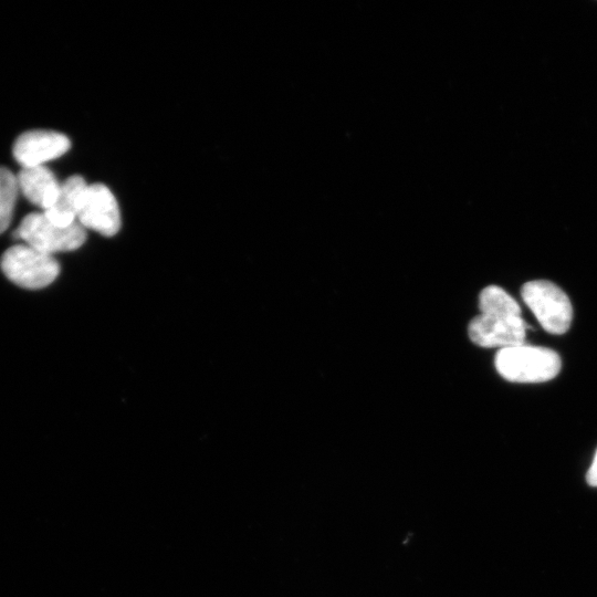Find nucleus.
<instances>
[{
	"label": "nucleus",
	"mask_w": 597,
	"mask_h": 597,
	"mask_svg": "<svg viewBox=\"0 0 597 597\" xmlns=\"http://www.w3.org/2000/svg\"><path fill=\"white\" fill-rule=\"evenodd\" d=\"M17 176L0 167V234L8 229L19 193Z\"/></svg>",
	"instance_id": "11"
},
{
	"label": "nucleus",
	"mask_w": 597,
	"mask_h": 597,
	"mask_svg": "<svg viewBox=\"0 0 597 597\" xmlns=\"http://www.w3.org/2000/svg\"><path fill=\"white\" fill-rule=\"evenodd\" d=\"M480 314L498 317H521L517 302L502 287L489 285L479 295Z\"/></svg>",
	"instance_id": "10"
},
{
	"label": "nucleus",
	"mask_w": 597,
	"mask_h": 597,
	"mask_svg": "<svg viewBox=\"0 0 597 597\" xmlns=\"http://www.w3.org/2000/svg\"><path fill=\"white\" fill-rule=\"evenodd\" d=\"M494 365L509 381L542 383L559 373L561 358L553 349L522 344L500 349Z\"/></svg>",
	"instance_id": "1"
},
{
	"label": "nucleus",
	"mask_w": 597,
	"mask_h": 597,
	"mask_svg": "<svg viewBox=\"0 0 597 597\" xmlns=\"http://www.w3.org/2000/svg\"><path fill=\"white\" fill-rule=\"evenodd\" d=\"M521 295L546 332L561 335L568 331L573 307L556 284L546 280L530 281L522 286Z\"/></svg>",
	"instance_id": "4"
},
{
	"label": "nucleus",
	"mask_w": 597,
	"mask_h": 597,
	"mask_svg": "<svg viewBox=\"0 0 597 597\" xmlns=\"http://www.w3.org/2000/svg\"><path fill=\"white\" fill-rule=\"evenodd\" d=\"M14 237L39 251L53 255L78 249L86 240V230L75 222L60 226L42 212L25 216L14 230Z\"/></svg>",
	"instance_id": "3"
},
{
	"label": "nucleus",
	"mask_w": 597,
	"mask_h": 597,
	"mask_svg": "<svg viewBox=\"0 0 597 597\" xmlns=\"http://www.w3.org/2000/svg\"><path fill=\"white\" fill-rule=\"evenodd\" d=\"M88 185L80 175H73L60 184L53 205L43 213L60 226L77 222V214Z\"/></svg>",
	"instance_id": "9"
},
{
	"label": "nucleus",
	"mask_w": 597,
	"mask_h": 597,
	"mask_svg": "<svg viewBox=\"0 0 597 597\" xmlns=\"http://www.w3.org/2000/svg\"><path fill=\"white\" fill-rule=\"evenodd\" d=\"M77 222L86 230L104 237H113L122 226L118 202L112 190L102 182L88 185L84 195Z\"/></svg>",
	"instance_id": "5"
},
{
	"label": "nucleus",
	"mask_w": 597,
	"mask_h": 597,
	"mask_svg": "<svg viewBox=\"0 0 597 597\" xmlns=\"http://www.w3.org/2000/svg\"><path fill=\"white\" fill-rule=\"evenodd\" d=\"M527 325L522 317H498L480 314L468 326L470 339L481 347L506 348L524 344Z\"/></svg>",
	"instance_id": "7"
},
{
	"label": "nucleus",
	"mask_w": 597,
	"mask_h": 597,
	"mask_svg": "<svg viewBox=\"0 0 597 597\" xmlns=\"http://www.w3.org/2000/svg\"><path fill=\"white\" fill-rule=\"evenodd\" d=\"M0 266L11 282L29 290L45 287L60 274V264L53 255L24 243L6 250Z\"/></svg>",
	"instance_id": "2"
},
{
	"label": "nucleus",
	"mask_w": 597,
	"mask_h": 597,
	"mask_svg": "<svg viewBox=\"0 0 597 597\" xmlns=\"http://www.w3.org/2000/svg\"><path fill=\"white\" fill-rule=\"evenodd\" d=\"M71 147V140L62 133L32 129L21 134L14 142L13 156L22 167L44 166L61 157Z\"/></svg>",
	"instance_id": "6"
},
{
	"label": "nucleus",
	"mask_w": 597,
	"mask_h": 597,
	"mask_svg": "<svg viewBox=\"0 0 597 597\" xmlns=\"http://www.w3.org/2000/svg\"><path fill=\"white\" fill-rule=\"evenodd\" d=\"M586 479L591 486H597V450L593 463L587 472Z\"/></svg>",
	"instance_id": "12"
},
{
	"label": "nucleus",
	"mask_w": 597,
	"mask_h": 597,
	"mask_svg": "<svg viewBox=\"0 0 597 597\" xmlns=\"http://www.w3.org/2000/svg\"><path fill=\"white\" fill-rule=\"evenodd\" d=\"M17 180L22 195L43 211L53 205L61 184L45 166L22 167Z\"/></svg>",
	"instance_id": "8"
}]
</instances>
